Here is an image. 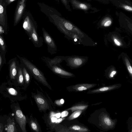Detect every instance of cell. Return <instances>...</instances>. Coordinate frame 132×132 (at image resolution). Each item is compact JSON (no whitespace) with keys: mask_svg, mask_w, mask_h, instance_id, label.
I'll return each mask as SVG.
<instances>
[{"mask_svg":"<svg viewBox=\"0 0 132 132\" xmlns=\"http://www.w3.org/2000/svg\"><path fill=\"white\" fill-rule=\"evenodd\" d=\"M88 122L103 131L113 130L115 128L116 119H113L105 109H101L95 111L88 119Z\"/></svg>","mask_w":132,"mask_h":132,"instance_id":"cell-1","label":"cell"},{"mask_svg":"<svg viewBox=\"0 0 132 132\" xmlns=\"http://www.w3.org/2000/svg\"><path fill=\"white\" fill-rule=\"evenodd\" d=\"M53 23L61 32L64 34V37L68 40H72L76 42L77 36L75 33L78 32L77 28L71 22L65 19L56 14L50 15Z\"/></svg>","mask_w":132,"mask_h":132,"instance_id":"cell-2","label":"cell"},{"mask_svg":"<svg viewBox=\"0 0 132 132\" xmlns=\"http://www.w3.org/2000/svg\"><path fill=\"white\" fill-rule=\"evenodd\" d=\"M40 58L45 65L54 74L65 78L74 76L72 73L66 70L61 65V63L64 60V56H57L53 59L44 56Z\"/></svg>","mask_w":132,"mask_h":132,"instance_id":"cell-3","label":"cell"},{"mask_svg":"<svg viewBox=\"0 0 132 132\" xmlns=\"http://www.w3.org/2000/svg\"><path fill=\"white\" fill-rule=\"evenodd\" d=\"M21 63L29 71L34 78L39 82L52 90V88L47 81L44 74L32 62L25 58L17 55Z\"/></svg>","mask_w":132,"mask_h":132,"instance_id":"cell-4","label":"cell"},{"mask_svg":"<svg viewBox=\"0 0 132 132\" xmlns=\"http://www.w3.org/2000/svg\"><path fill=\"white\" fill-rule=\"evenodd\" d=\"M42 30L43 40L47 45L48 52L52 55L57 53V48L53 39L44 28H43Z\"/></svg>","mask_w":132,"mask_h":132,"instance_id":"cell-5","label":"cell"},{"mask_svg":"<svg viewBox=\"0 0 132 132\" xmlns=\"http://www.w3.org/2000/svg\"><path fill=\"white\" fill-rule=\"evenodd\" d=\"M14 113L15 120L19 125L22 131L26 132L27 119L19 106H15Z\"/></svg>","mask_w":132,"mask_h":132,"instance_id":"cell-6","label":"cell"},{"mask_svg":"<svg viewBox=\"0 0 132 132\" xmlns=\"http://www.w3.org/2000/svg\"><path fill=\"white\" fill-rule=\"evenodd\" d=\"M97 85V84H80L72 85L67 88L69 91L79 92L90 90Z\"/></svg>","mask_w":132,"mask_h":132,"instance_id":"cell-7","label":"cell"},{"mask_svg":"<svg viewBox=\"0 0 132 132\" xmlns=\"http://www.w3.org/2000/svg\"><path fill=\"white\" fill-rule=\"evenodd\" d=\"M36 26L34 27L31 33L30 39L31 40L34 46L40 48L43 44L44 40L42 36L39 37L37 31Z\"/></svg>","mask_w":132,"mask_h":132,"instance_id":"cell-8","label":"cell"},{"mask_svg":"<svg viewBox=\"0 0 132 132\" xmlns=\"http://www.w3.org/2000/svg\"><path fill=\"white\" fill-rule=\"evenodd\" d=\"M121 86V84H114L95 89L89 90L87 92V93L91 94L104 93L118 89Z\"/></svg>","mask_w":132,"mask_h":132,"instance_id":"cell-9","label":"cell"},{"mask_svg":"<svg viewBox=\"0 0 132 132\" xmlns=\"http://www.w3.org/2000/svg\"><path fill=\"white\" fill-rule=\"evenodd\" d=\"M34 98L40 111H45L49 109L47 102L41 95L39 94L35 95Z\"/></svg>","mask_w":132,"mask_h":132,"instance_id":"cell-10","label":"cell"},{"mask_svg":"<svg viewBox=\"0 0 132 132\" xmlns=\"http://www.w3.org/2000/svg\"><path fill=\"white\" fill-rule=\"evenodd\" d=\"M25 0H21L18 3L15 10L14 19V25L15 26L20 20L25 6Z\"/></svg>","mask_w":132,"mask_h":132,"instance_id":"cell-11","label":"cell"},{"mask_svg":"<svg viewBox=\"0 0 132 132\" xmlns=\"http://www.w3.org/2000/svg\"><path fill=\"white\" fill-rule=\"evenodd\" d=\"M10 77L15 79L17 76L19 63L16 58L10 60L9 62Z\"/></svg>","mask_w":132,"mask_h":132,"instance_id":"cell-12","label":"cell"},{"mask_svg":"<svg viewBox=\"0 0 132 132\" xmlns=\"http://www.w3.org/2000/svg\"><path fill=\"white\" fill-rule=\"evenodd\" d=\"M28 16L25 18L23 24V27L30 38L31 33L33 28L35 27Z\"/></svg>","mask_w":132,"mask_h":132,"instance_id":"cell-13","label":"cell"},{"mask_svg":"<svg viewBox=\"0 0 132 132\" xmlns=\"http://www.w3.org/2000/svg\"><path fill=\"white\" fill-rule=\"evenodd\" d=\"M72 132H89L90 131L87 127L82 124H74L68 127Z\"/></svg>","mask_w":132,"mask_h":132,"instance_id":"cell-14","label":"cell"},{"mask_svg":"<svg viewBox=\"0 0 132 132\" xmlns=\"http://www.w3.org/2000/svg\"><path fill=\"white\" fill-rule=\"evenodd\" d=\"M5 130L7 132H16L17 131L15 127V123L13 120L9 117L7 120L6 127Z\"/></svg>","mask_w":132,"mask_h":132,"instance_id":"cell-15","label":"cell"},{"mask_svg":"<svg viewBox=\"0 0 132 132\" xmlns=\"http://www.w3.org/2000/svg\"><path fill=\"white\" fill-rule=\"evenodd\" d=\"M69 0L72 5L76 8L84 10H87L89 9V7L87 5L77 0Z\"/></svg>","mask_w":132,"mask_h":132,"instance_id":"cell-16","label":"cell"},{"mask_svg":"<svg viewBox=\"0 0 132 132\" xmlns=\"http://www.w3.org/2000/svg\"><path fill=\"white\" fill-rule=\"evenodd\" d=\"M21 64L25 82L26 84H28L30 80V76L29 73L30 72L21 63Z\"/></svg>","mask_w":132,"mask_h":132,"instance_id":"cell-17","label":"cell"},{"mask_svg":"<svg viewBox=\"0 0 132 132\" xmlns=\"http://www.w3.org/2000/svg\"><path fill=\"white\" fill-rule=\"evenodd\" d=\"M0 24L3 26H4L5 24L4 8L2 0H0Z\"/></svg>","mask_w":132,"mask_h":132,"instance_id":"cell-18","label":"cell"},{"mask_svg":"<svg viewBox=\"0 0 132 132\" xmlns=\"http://www.w3.org/2000/svg\"><path fill=\"white\" fill-rule=\"evenodd\" d=\"M17 76L18 83L19 84H23L24 83V78L21 64L19 65Z\"/></svg>","mask_w":132,"mask_h":132,"instance_id":"cell-19","label":"cell"},{"mask_svg":"<svg viewBox=\"0 0 132 132\" xmlns=\"http://www.w3.org/2000/svg\"><path fill=\"white\" fill-rule=\"evenodd\" d=\"M88 105H87L80 104L73 106L66 110L67 111L71 110L72 112L78 110H84L87 107Z\"/></svg>","mask_w":132,"mask_h":132,"instance_id":"cell-20","label":"cell"},{"mask_svg":"<svg viewBox=\"0 0 132 132\" xmlns=\"http://www.w3.org/2000/svg\"><path fill=\"white\" fill-rule=\"evenodd\" d=\"M29 124L31 129L33 130L36 132H40L39 126L36 119H31L29 121Z\"/></svg>","mask_w":132,"mask_h":132,"instance_id":"cell-21","label":"cell"},{"mask_svg":"<svg viewBox=\"0 0 132 132\" xmlns=\"http://www.w3.org/2000/svg\"><path fill=\"white\" fill-rule=\"evenodd\" d=\"M54 128L57 132H72L68 127L61 124L56 125Z\"/></svg>","mask_w":132,"mask_h":132,"instance_id":"cell-22","label":"cell"},{"mask_svg":"<svg viewBox=\"0 0 132 132\" xmlns=\"http://www.w3.org/2000/svg\"><path fill=\"white\" fill-rule=\"evenodd\" d=\"M82 110H78L74 111L72 114L67 118L69 121L73 120L79 117L84 111Z\"/></svg>","mask_w":132,"mask_h":132,"instance_id":"cell-23","label":"cell"},{"mask_svg":"<svg viewBox=\"0 0 132 132\" xmlns=\"http://www.w3.org/2000/svg\"><path fill=\"white\" fill-rule=\"evenodd\" d=\"M6 45L2 36L0 35V52L4 55L6 51Z\"/></svg>","mask_w":132,"mask_h":132,"instance_id":"cell-24","label":"cell"},{"mask_svg":"<svg viewBox=\"0 0 132 132\" xmlns=\"http://www.w3.org/2000/svg\"><path fill=\"white\" fill-rule=\"evenodd\" d=\"M111 23V19L109 17H106L101 22L102 25L105 27L110 26Z\"/></svg>","mask_w":132,"mask_h":132,"instance_id":"cell-25","label":"cell"},{"mask_svg":"<svg viewBox=\"0 0 132 132\" xmlns=\"http://www.w3.org/2000/svg\"><path fill=\"white\" fill-rule=\"evenodd\" d=\"M126 63V64L127 69L131 76L132 75V68L131 66L127 59L126 57L125 59Z\"/></svg>","mask_w":132,"mask_h":132,"instance_id":"cell-26","label":"cell"},{"mask_svg":"<svg viewBox=\"0 0 132 132\" xmlns=\"http://www.w3.org/2000/svg\"><path fill=\"white\" fill-rule=\"evenodd\" d=\"M9 93L13 96H16L18 94L17 91L14 89L12 88H7Z\"/></svg>","mask_w":132,"mask_h":132,"instance_id":"cell-27","label":"cell"},{"mask_svg":"<svg viewBox=\"0 0 132 132\" xmlns=\"http://www.w3.org/2000/svg\"><path fill=\"white\" fill-rule=\"evenodd\" d=\"M5 55L0 52V69L2 67L3 63H6Z\"/></svg>","mask_w":132,"mask_h":132,"instance_id":"cell-28","label":"cell"},{"mask_svg":"<svg viewBox=\"0 0 132 132\" xmlns=\"http://www.w3.org/2000/svg\"><path fill=\"white\" fill-rule=\"evenodd\" d=\"M62 3L65 6L66 8L69 11H71L70 5L68 0H61Z\"/></svg>","mask_w":132,"mask_h":132,"instance_id":"cell-29","label":"cell"},{"mask_svg":"<svg viewBox=\"0 0 132 132\" xmlns=\"http://www.w3.org/2000/svg\"><path fill=\"white\" fill-rule=\"evenodd\" d=\"M122 7L126 10L131 12L132 11V7L127 5H123Z\"/></svg>","mask_w":132,"mask_h":132,"instance_id":"cell-30","label":"cell"},{"mask_svg":"<svg viewBox=\"0 0 132 132\" xmlns=\"http://www.w3.org/2000/svg\"><path fill=\"white\" fill-rule=\"evenodd\" d=\"M114 42L115 44L117 46H119L121 45V44L120 42L116 38H114Z\"/></svg>","mask_w":132,"mask_h":132,"instance_id":"cell-31","label":"cell"},{"mask_svg":"<svg viewBox=\"0 0 132 132\" xmlns=\"http://www.w3.org/2000/svg\"><path fill=\"white\" fill-rule=\"evenodd\" d=\"M116 71H112L110 73L109 77L110 78H113L114 76V75L116 74Z\"/></svg>","mask_w":132,"mask_h":132,"instance_id":"cell-32","label":"cell"},{"mask_svg":"<svg viewBox=\"0 0 132 132\" xmlns=\"http://www.w3.org/2000/svg\"><path fill=\"white\" fill-rule=\"evenodd\" d=\"M68 114V112H67V111H64L62 113V117H65L67 116Z\"/></svg>","mask_w":132,"mask_h":132,"instance_id":"cell-33","label":"cell"},{"mask_svg":"<svg viewBox=\"0 0 132 132\" xmlns=\"http://www.w3.org/2000/svg\"><path fill=\"white\" fill-rule=\"evenodd\" d=\"M4 128L3 125L1 123H0V132H3Z\"/></svg>","mask_w":132,"mask_h":132,"instance_id":"cell-34","label":"cell"},{"mask_svg":"<svg viewBox=\"0 0 132 132\" xmlns=\"http://www.w3.org/2000/svg\"><path fill=\"white\" fill-rule=\"evenodd\" d=\"M6 2L8 4H9L15 0H5Z\"/></svg>","mask_w":132,"mask_h":132,"instance_id":"cell-35","label":"cell"},{"mask_svg":"<svg viewBox=\"0 0 132 132\" xmlns=\"http://www.w3.org/2000/svg\"><path fill=\"white\" fill-rule=\"evenodd\" d=\"M64 119V118H62L58 120L56 122V123H59L60 122L62 121Z\"/></svg>","mask_w":132,"mask_h":132,"instance_id":"cell-36","label":"cell"},{"mask_svg":"<svg viewBox=\"0 0 132 132\" xmlns=\"http://www.w3.org/2000/svg\"><path fill=\"white\" fill-rule=\"evenodd\" d=\"M60 114L59 113V114H56V115H59H59ZM56 117H58V118L59 117V116H56Z\"/></svg>","mask_w":132,"mask_h":132,"instance_id":"cell-37","label":"cell"}]
</instances>
